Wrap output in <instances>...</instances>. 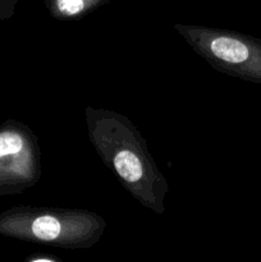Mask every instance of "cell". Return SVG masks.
Returning a JSON list of instances; mask_svg holds the SVG:
<instances>
[{"mask_svg":"<svg viewBox=\"0 0 261 262\" xmlns=\"http://www.w3.org/2000/svg\"><path fill=\"white\" fill-rule=\"evenodd\" d=\"M105 229L100 216L83 211L14 209L0 215V235L60 248H90Z\"/></svg>","mask_w":261,"mask_h":262,"instance_id":"cell-1","label":"cell"},{"mask_svg":"<svg viewBox=\"0 0 261 262\" xmlns=\"http://www.w3.org/2000/svg\"><path fill=\"white\" fill-rule=\"evenodd\" d=\"M177 27L219 71L261 84L260 40L230 31Z\"/></svg>","mask_w":261,"mask_h":262,"instance_id":"cell-2","label":"cell"},{"mask_svg":"<svg viewBox=\"0 0 261 262\" xmlns=\"http://www.w3.org/2000/svg\"><path fill=\"white\" fill-rule=\"evenodd\" d=\"M40 174L38 152L26 130H0V191H20Z\"/></svg>","mask_w":261,"mask_h":262,"instance_id":"cell-3","label":"cell"},{"mask_svg":"<svg viewBox=\"0 0 261 262\" xmlns=\"http://www.w3.org/2000/svg\"><path fill=\"white\" fill-rule=\"evenodd\" d=\"M101 152H107L112 168L129 186L133 193L143 191L142 183L150 182L151 174L156 171L151 169L153 160L146 158L141 145L137 143H130L129 146L120 143V146H113L112 151L101 150Z\"/></svg>","mask_w":261,"mask_h":262,"instance_id":"cell-4","label":"cell"},{"mask_svg":"<svg viewBox=\"0 0 261 262\" xmlns=\"http://www.w3.org/2000/svg\"><path fill=\"white\" fill-rule=\"evenodd\" d=\"M110 0H46L49 13L58 19L81 18Z\"/></svg>","mask_w":261,"mask_h":262,"instance_id":"cell-5","label":"cell"},{"mask_svg":"<svg viewBox=\"0 0 261 262\" xmlns=\"http://www.w3.org/2000/svg\"><path fill=\"white\" fill-rule=\"evenodd\" d=\"M25 262H63L59 260L55 256H46V255H33L30 256Z\"/></svg>","mask_w":261,"mask_h":262,"instance_id":"cell-6","label":"cell"},{"mask_svg":"<svg viewBox=\"0 0 261 262\" xmlns=\"http://www.w3.org/2000/svg\"><path fill=\"white\" fill-rule=\"evenodd\" d=\"M0 2H4V3H14L15 0H0Z\"/></svg>","mask_w":261,"mask_h":262,"instance_id":"cell-7","label":"cell"}]
</instances>
